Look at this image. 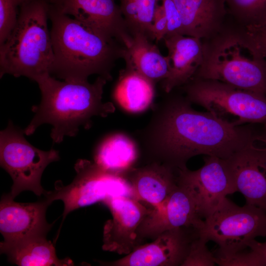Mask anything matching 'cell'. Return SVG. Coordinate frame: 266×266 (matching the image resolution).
<instances>
[{
	"label": "cell",
	"instance_id": "obj_1",
	"mask_svg": "<svg viewBox=\"0 0 266 266\" xmlns=\"http://www.w3.org/2000/svg\"><path fill=\"white\" fill-rule=\"evenodd\" d=\"M156 137L161 151L177 167H182L187 160L199 155L227 159L257 141L258 133L246 125L232 127L181 101L169 106Z\"/></svg>",
	"mask_w": 266,
	"mask_h": 266
},
{
	"label": "cell",
	"instance_id": "obj_2",
	"mask_svg": "<svg viewBox=\"0 0 266 266\" xmlns=\"http://www.w3.org/2000/svg\"><path fill=\"white\" fill-rule=\"evenodd\" d=\"M54 61L50 74L66 81L87 80L98 74L107 81L126 48L116 39L49 6Z\"/></svg>",
	"mask_w": 266,
	"mask_h": 266
},
{
	"label": "cell",
	"instance_id": "obj_3",
	"mask_svg": "<svg viewBox=\"0 0 266 266\" xmlns=\"http://www.w3.org/2000/svg\"><path fill=\"white\" fill-rule=\"evenodd\" d=\"M107 79L99 76L93 83L83 81L57 80L50 74L37 78L41 94L40 103L32 106L35 113L25 134L33 133L43 124L52 126L50 134L53 142L60 143L65 136H75L79 127L91 126L95 115L105 117L114 110L110 102L101 101L103 87Z\"/></svg>",
	"mask_w": 266,
	"mask_h": 266
},
{
	"label": "cell",
	"instance_id": "obj_4",
	"mask_svg": "<svg viewBox=\"0 0 266 266\" xmlns=\"http://www.w3.org/2000/svg\"><path fill=\"white\" fill-rule=\"evenodd\" d=\"M48 0H27L20 7L16 24L0 45V77L9 74L32 80L50 74L54 61Z\"/></svg>",
	"mask_w": 266,
	"mask_h": 266
},
{
	"label": "cell",
	"instance_id": "obj_5",
	"mask_svg": "<svg viewBox=\"0 0 266 266\" xmlns=\"http://www.w3.org/2000/svg\"><path fill=\"white\" fill-rule=\"evenodd\" d=\"M194 76L266 96V59L257 57L245 38L232 35L218 42L204 54Z\"/></svg>",
	"mask_w": 266,
	"mask_h": 266
},
{
	"label": "cell",
	"instance_id": "obj_6",
	"mask_svg": "<svg viewBox=\"0 0 266 266\" xmlns=\"http://www.w3.org/2000/svg\"><path fill=\"white\" fill-rule=\"evenodd\" d=\"M198 233L206 242L218 246L216 260L224 259L249 248L256 237L266 236V211L246 203L239 206L226 198Z\"/></svg>",
	"mask_w": 266,
	"mask_h": 266
},
{
	"label": "cell",
	"instance_id": "obj_7",
	"mask_svg": "<svg viewBox=\"0 0 266 266\" xmlns=\"http://www.w3.org/2000/svg\"><path fill=\"white\" fill-rule=\"evenodd\" d=\"M189 101L232 127L266 124V96L210 80L196 79L186 87Z\"/></svg>",
	"mask_w": 266,
	"mask_h": 266
},
{
	"label": "cell",
	"instance_id": "obj_8",
	"mask_svg": "<svg viewBox=\"0 0 266 266\" xmlns=\"http://www.w3.org/2000/svg\"><path fill=\"white\" fill-rule=\"evenodd\" d=\"M24 134L11 121L0 132V166L12 179L8 195L13 199L24 191L45 196L48 191L41 184L43 172L49 164L60 159L58 151L40 150L30 143Z\"/></svg>",
	"mask_w": 266,
	"mask_h": 266
},
{
	"label": "cell",
	"instance_id": "obj_9",
	"mask_svg": "<svg viewBox=\"0 0 266 266\" xmlns=\"http://www.w3.org/2000/svg\"><path fill=\"white\" fill-rule=\"evenodd\" d=\"M74 168L76 175L70 184L65 186L58 181L55 190L45 195L51 203L56 200L64 202L63 222L68 213L79 208L114 197L133 198L130 182L119 174L106 171L86 160H78Z\"/></svg>",
	"mask_w": 266,
	"mask_h": 266
},
{
	"label": "cell",
	"instance_id": "obj_10",
	"mask_svg": "<svg viewBox=\"0 0 266 266\" xmlns=\"http://www.w3.org/2000/svg\"><path fill=\"white\" fill-rule=\"evenodd\" d=\"M178 182L194 199L200 216L204 220L228 195L236 192L225 159L206 156L200 168L191 171L178 167Z\"/></svg>",
	"mask_w": 266,
	"mask_h": 266
},
{
	"label": "cell",
	"instance_id": "obj_11",
	"mask_svg": "<svg viewBox=\"0 0 266 266\" xmlns=\"http://www.w3.org/2000/svg\"><path fill=\"white\" fill-rule=\"evenodd\" d=\"M55 10L88 24L113 37L126 48L133 37L115 0H48Z\"/></svg>",
	"mask_w": 266,
	"mask_h": 266
},
{
	"label": "cell",
	"instance_id": "obj_12",
	"mask_svg": "<svg viewBox=\"0 0 266 266\" xmlns=\"http://www.w3.org/2000/svg\"><path fill=\"white\" fill-rule=\"evenodd\" d=\"M103 203L112 218L104 225L102 248L104 251L127 255L136 246L138 230L152 208L129 197L112 198Z\"/></svg>",
	"mask_w": 266,
	"mask_h": 266
},
{
	"label": "cell",
	"instance_id": "obj_13",
	"mask_svg": "<svg viewBox=\"0 0 266 266\" xmlns=\"http://www.w3.org/2000/svg\"><path fill=\"white\" fill-rule=\"evenodd\" d=\"M14 199L8 194L1 199L0 232L3 241L14 243L46 236L53 225L46 220V211L51 202L46 199L30 203L17 202Z\"/></svg>",
	"mask_w": 266,
	"mask_h": 266
},
{
	"label": "cell",
	"instance_id": "obj_14",
	"mask_svg": "<svg viewBox=\"0 0 266 266\" xmlns=\"http://www.w3.org/2000/svg\"><path fill=\"white\" fill-rule=\"evenodd\" d=\"M203 223L191 194L178 180L177 186L161 206L152 209L140 225L138 233L158 236L166 231L181 228L199 231Z\"/></svg>",
	"mask_w": 266,
	"mask_h": 266
},
{
	"label": "cell",
	"instance_id": "obj_15",
	"mask_svg": "<svg viewBox=\"0 0 266 266\" xmlns=\"http://www.w3.org/2000/svg\"><path fill=\"white\" fill-rule=\"evenodd\" d=\"M256 142L226 159L236 192L266 211V162Z\"/></svg>",
	"mask_w": 266,
	"mask_h": 266
},
{
	"label": "cell",
	"instance_id": "obj_16",
	"mask_svg": "<svg viewBox=\"0 0 266 266\" xmlns=\"http://www.w3.org/2000/svg\"><path fill=\"white\" fill-rule=\"evenodd\" d=\"M184 228L167 231L153 242L135 247L124 257L111 263L117 266H172L182 264L192 241Z\"/></svg>",
	"mask_w": 266,
	"mask_h": 266
},
{
	"label": "cell",
	"instance_id": "obj_17",
	"mask_svg": "<svg viewBox=\"0 0 266 266\" xmlns=\"http://www.w3.org/2000/svg\"><path fill=\"white\" fill-rule=\"evenodd\" d=\"M168 51L170 69L168 77L163 80L165 91L187 84L195 76L204 58V50L200 39L176 34L166 36L164 39Z\"/></svg>",
	"mask_w": 266,
	"mask_h": 266
},
{
	"label": "cell",
	"instance_id": "obj_18",
	"mask_svg": "<svg viewBox=\"0 0 266 266\" xmlns=\"http://www.w3.org/2000/svg\"><path fill=\"white\" fill-rule=\"evenodd\" d=\"M171 166L157 165L141 168L130 180L133 198L159 208L164 203L178 184Z\"/></svg>",
	"mask_w": 266,
	"mask_h": 266
},
{
	"label": "cell",
	"instance_id": "obj_19",
	"mask_svg": "<svg viewBox=\"0 0 266 266\" xmlns=\"http://www.w3.org/2000/svg\"><path fill=\"white\" fill-rule=\"evenodd\" d=\"M182 21L183 35L201 38L218 26L225 14V0H173Z\"/></svg>",
	"mask_w": 266,
	"mask_h": 266
},
{
	"label": "cell",
	"instance_id": "obj_20",
	"mask_svg": "<svg viewBox=\"0 0 266 266\" xmlns=\"http://www.w3.org/2000/svg\"><path fill=\"white\" fill-rule=\"evenodd\" d=\"M123 59L126 66L137 72L153 83L166 79L170 64L168 56H164L158 47L146 36H133L130 46L126 48Z\"/></svg>",
	"mask_w": 266,
	"mask_h": 266
},
{
	"label": "cell",
	"instance_id": "obj_21",
	"mask_svg": "<svg viewBox=\"0 0 266 266\" xmlns=\"http://www.w3.org/2000/svg\"><path fill=\"white\" fill-rule=\"evenodd\" d=\"M0 252L11 263L20 266L74 265L68 258L59 259L53 244L46 236L31 238L14 243L0 242Z\"/></svg>",
	"mask_w": 266,
	"mask_h": 266
},
{
	"label": "cell",
	"instance_id": "obj_22",
	"mask_svg": "<svg viewBox=\"0 0 266 266\" xmlns=\"http://www.w3.org/2000/svg\"><path fill=\"white\" fill-rule=\"evenodd\" d=\"M114 96L117 102L126 110L140 112L146 109L152 101L153 83L126 66L121 72Z\"/></svg>",
	"mask_w": 266,
	"mask_h": 266
},
{
	"label": "cell",
	"instance_id": "obj_23",
	"mask_svg": "<svg viewBox=\"0 0 266 266\" xmlns=\"http://www.w3.org/2000/svg\"><path fill=\"white\" fill-rule=\"evenodd\" d=\"M137 157L136 147L127 136L117 134L106 138L99 147L95 164L103 170L114 174L129 168Z\"/></svg>",
	"mask_w": 266,
	"mask_h": 266
},
{
	"label": "cell",
	"instance_id": "obj_24",
	"mask_svg": "<svg viewBox=\"0 0 266 266\" xmlns=\"http://www.w3.org/2000/svg\"><path fill=\"white\" fill-rule=\"evenodd\" d=\"M120 7L132 35L142 34L150 40L152 28L159 0H119Z\"/></svg>",
	"mask_w": 266,
	"mask_h": 266
},
{
	"label": "cell",
	"instance_id": "obj_25",
	"mask_svg": "<svg viewBox=\"0 0 266 266\" xmlns=\"http://www.w3.org/2000/svg\"><path fill=\"white\" fill-rule=\"evenodd\" d=\"M232 12L250 21L249 24L266 21V0H225Z\"/></svg>",
	"mask_w": 266,
	"mask_h": 266
},
{
	"label": "cell",
	"instance_id": "obj_26",
	"mask_svg": "<svg viewBox=\"0 0 266 266\" xmlns=\"http://www.w3.org/2000/svg\"><path fill=\"white\" fill-rule=\"evenodd\" d=\"M27 0H0V45L7 39L15 27L18 7Z\"/></svg>",
	"mask_w": 266,
	"mask_h": 266
},
{
	"label": "cell",
	"instance_id": "obj_27",
	"mask_svg": "<svg viewBox=\"0 0 266 266\" xmlns=\"http://www.w3.org/2000/svg\"><path fill=\"white\" fill-rule=\"evenodd\" d=\"M206 242L199 236L192 242L188 253L181 266H213L216 258L206 246Z\"/></svg>",
	"mask_w": 266,
	"mask_h": 266
},
{
	"label": "cell",
	"instance_id": "obj_28",
	"mask_svg": "<svg viewBox=\"0 0 266 266\" xmlns=\"http://www.w3.org/2000/svg\"><path fill=\"white\" fill-rule=\"evenodd\" d=\"M255 55L263 58L266 53V21L257 24H248L244 37Z\"/></svg>",
	"mask_w": 266,
	"mask_h": 266
},
{
	"label": "cell",
	"instance_id": "obj_29",
	"mask_svg": "<svg viewBox=\"0 0 266 266\" xmlns=\"http://www.w3.org/2000/svg\"><path fill=\"white\" fill-rule=\"evenodd\" d=\"M159 1L161 2L167 22V31L166 36L176 34L183 35L181 19L173 0H159Z\"/></svg>",
	"mask_w": 266,
	"mask_h": 266
},
{
	"label": "cell",
	"instance_id": "obj_30",
	"mask_svg": "<svg viewBox=\"0 0 266 266\" xmlns=\"http://www.w3.org/2000/svg\"><path fill=\"white\" fill-rule=\"evenodd\" d=\"M167 22L161 4L158 5L153 20L152 33L153 40L159 41L167 33Z\"/></svg>",
	"mask_w": 266,
	"mask_h": 266
},
{
	"label": "cell",
	"instance_id": "obj_31",
	"mask_svg": "<svg viewBox=\"0 0 266 266\" xmlns=\"http://www.w3.org/2000/svg\"><path fill=\"white\" fill-rule=\"evenodd\" d=\"M249 248L255 251L258 254L263 263L264 266H266V241L261 243L254 239L251 242Z\"/></svg>",
	"mask_w": 266,
	"mask_h": 266
},
{
	"label": "cell",
	"instance_id": "obj_32",
	"mask_svg": "<svg viewBox=\"0 0 266 266\" xmlns=\"http://www.w3.org/2000/svg\"><path fill=\"white\" fill-rule=\"evenodd\" d=\"M258 141H261L264 143L263 147L259 148L266 162V124H264V128L262 133H259Z\"/></svg>",
	"mask_w": 266,
	"mask_h": 266
}]
</instances>
